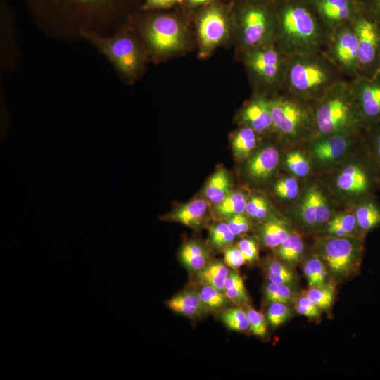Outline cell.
Instances as JSON below:
<instances>
[{
	"mask_svg": "<svg viewBox=\"0 0 380 380\" xmlns=\"http://www.w3.org/2000/svg\"><path fill=\"white\" fill-rule=\"evenodd\" d=\"M80 34L98 48L124 78L132 80L143 70L144 51L137 39L127 30H120L112 37H104L90 30H83Z\"/></svg>",
	"mask_w": 380,
	"mask_h": 380,
	"instance_id": "7a4b0ae2",
	"label": "cell"
},
{
	"mask_svg": "<svg viewBox=\"0 0 380 380\" xmlns=\"http://www.w3.org/2000/svg\"><path fill=\"white\" fill-rule=\"evenodd\" d=\"M352 118L350 106L340 98L329 100L317 109L316 113L318 130L325 135L341 132L351 123Z\"/></svg>",
	"mask_w": 380,
	"mask_h": 380,
	"instance_id": "7c38bea8",
	"label": "cell"
},
{
	"mask_svg": "<svg viewBox=\"0 0 380 380\" xmlns=\"http://www.w3.org/2000/svg\"><path fill=\"white\" fill-rule=\"evenodd\" d=\"M335 51L338 61L346 67L353 68L357 65L358 44L354 30H349L340 34Z\"/></svg>",
	"mask_w": 380,
	"mask_h": 380,
	"instance_id": "603a6c76",
	"label": "cell"
},
{
	"mask_svg": "<svg viewBox=\"0 0 380 380\" xmlns=\"http://www.w3.org/2000/svg\"><path fill=\"white\" fill-rule=\"evenodd\" d=\"M318 255L336 280L357 274L364 253L363 236H331L319 243Z\"/></svg>",
	"mask_w": 380,
	"mask_h": 380,
	"instance_id": "277c9868",
	"label": "cell"
},
{
	"mask_svg": "<svg viewBox=\"0 0 380 380\" xmlns=\"http://www.w3.org/2000/svg\"><path fill=\"white\" fill-rule=\"evenodd\" d=\"M219 0H184L186 4L191 8H202L208 4Z\"/></svg>",
	"mask_w": 380,
	"mask_h": 380,
	"instance_id": "f5cc1de1",
	"label": "cell"
},
{
	"mask_svg": "<svg viewBox=\"0 0 380 380\" xmlns=\"http://www.w3.org/2000/svg\"><path fill=\"white\" fill-rule=\"evenodd\" d=\"M324 20L339 23L355 18L359 8L356 0H307Z\"/></svg>",
	"mask_w": 380,
	"mask_h": 380,
	"instance_id": "ac0fdd59",
	"label": "cell"
},
{
	"mask_svg": "<svg viewBox=\"0 0 380 380\" xmlns=\"http://www.w3.org/2000/svg\"><path fill=\"white\" fill-rule=\"evenodd\" d=\"M279 6L278 19L284 32L298 41H309L317 30L315 17L304 1L285 0Z\"/></svg>",
	"mask_w": 380,
	"mask_h": 380,
	"instance_id": "ba28073f",
	"label": "cell"
},
{
	"mask_svg": "<svg viewBox=\"0 0 380 380\" xmlns=\"http://www.w3.org/2000/svg\"><path fill=\"white\" fill-rule=\"evenodd\" d=\"M291 316V310L286 303H271L266 317L272 327H278L286 322Z\"/></svg>",
	"mask_w": 380,
	"mask_h": 380,
	"instance_id": "b9f144b4",
	"label": "cell"
},
{
	"mask_svg": "<svg viewBox=\"0 0 380 380\" xmlns=\"http://www.w3.org/2000/svg\"><path fill=\"white\" fill-rule=\"evenodd\" d=\"M236 246L241 251L248 262H253L258 260L259 255L258 247L253 239H242L238 242Z\"/></svg>",
	"mask_w": 380,
	"mask_h": 380,
	"instance_id": "c3c4849f",
	"label": "cell"
},
{
	"mask_svg": "<svg viewBox=\"0 0 380 380\" xmlns=\"http://www.w3.org/2000/svg\"><path fill=\"white\" fill-rule=\"evenodd\" d=\"M245 311L250 323V331L255 336L263 337L267 330V317L263 313L257 311L248 305H246Z\"/></svg>",
	"mask_w": 380,
	"mask_h": 380,
	"instance_id": "7bdbcfd3",
	"label": "cell"
},
{
	"mask_svg": "<svg viewBox=\"0 0 380 380\" xmlns=\"http://www.w3.org/2000/svg\"><path fill=\"white\" fill-rule=\"evenodd\" d=\"M235 236L225 222H216L210 230V244L218 250L229 247L234 240Z\"/></svg>",
	"mask_w": 380,
	"mask_h": 380,
	"instance_id": "8d00e7d4",
	"label": "cell"
},
{
	"mask_svg": "<svg viewBox=\"0 0 380 380\" xmlns=\"http://www.w3.org/2000/svg\"><path fill=\"white\" fill-rule=\"evenodd\" d=\"M285 163L289 170L297 177H305L310 171L307 157L300 151H292L287 153Z\"/></svg>",
	"mask_w": 380,
	"mask_h": 380,
	"instance_id": "ab89813d",
	"label": "cell"
},
{
	"mask_svg": "<svg viewBox=\"0 0 380 380\" xmlns=\"http://www.w3.org/2000/svg\"><path fill=\"white\" fill-rule=\"evenodd\" d=\"M167 305L174 311L194 317L207 310L195 291L177 294L167 302Z\"/></svg>",
	"mask_w": 380,
	"mask_h": 380,
	"instance_id": "cb8c5ba5",
	"label": "cell"
},
{
	"mask_svg": "<svg viewBox=\"0 0 380 380\" xmlns=\"http://www.w3.org/2000/svg\"><path fill=\"white\" fill-rule=\"evenodd\" d=\"M201 8L197 32L201 53L206 56L227 39L233 11L231 6L219 1Z\"/></svg>",
	"mask_w": 380,
	"mask_h": 380,
	"instance_id": "5b68a950",
	"label": "cell"
},
{
	"mask_svg": "<svg viewBox=\"0 0 380 380\" xmlns=\"http://www.w3.org/2000/svg\"><path fill=\"white\" fill-rule=\"evenodd\" d=\"M232 191V183L227 170H217L208 180L204 194L209 201L215 205L220 203Z\"/></svg>",
	"mask_w": 380,
	"mask_h": 380,
	"instance_id": "d4e9b609",
	"label": "cell"
},
{
	"mask_svg": "<svg viewBox=\"0 0 380 380\" xmlns=\"http://www.w3.org/2000/svg\"><path fill=\"white\" fill-rule=\"evenodd\" d=\"M246 260L237 246H229L224 249V262L233 270H237L246 262Z\"/></svg>",
	"mask_w": 380,
	"mask_h": 380,
	"instance_id": "f6af8a7d",
	"label": "cell"
},
{
	"mask_svg": "<svg viewBox=\"0 0 380 380\" xmlns=\"http://www.w3.org/2000/svg\"><path fill=\"white\" fill-rule=\"evenodd\" d=\"M334 217L349 235L364 236L358 229L354 213H342L335 215Z\"/></svg>",
	"mask_w": 380,
	"mask_h": 380,
	"instance_id": "bcb514c9",
	"label": "cell"
},
{
	"mask_svg": "<svg viewBox=\"0 0 380 380\" xmlns=\"http://www.w3.org/2000/svg\"><path fill=\"white\" fill-rule=\"evenodd\" d=\"M372 196L362 198L354 211L358 229L363 235L380 226V206Z\"/></svg>",
	"mask_w": 380,
	"mask_h": 380,
	"instance_id": "7402d4cb",
	"label": "cell"
},
{
	"mask_svg": "<svg viewBox=\"0 0 380 380\" xmlns=\"http://www.w3.org/2000/svg\"><path fill=\"white\" fill-rule=\"evenodd\" d=\"M274 191L281 199H294L300 191L298 182L293 177H284L276 182Z\"/></svg>",
	"mask_w": 380,
	"mask_h": 380,
	"instance_id": "60d3db41",
	"label": "cell"
},
{
	"mask_svg": "<svg viewBox=\"0 0 380 380\" xmlns=\"http://www.w3.org/2000/svg\"><path fill=\"white\" fill-rule=\"evenodd\" d=\"M289 80L294 89L306 91L324 84L327 75L324 69L317 64L298 62L290 69Z\"/></svg>",
	"mask_w": 380,
	"mask_h": 380,
	"instance_id": "5bb4252c",
	"label": "cell"
},
{
	"mask_svg": "<svg viewBox=\"0 0 380 380\" xmlns=\"http://www.w3.org/2000/svg\"><path fill=\"white\" fill-rule=\"evenodd\" d=\"M276 248L277 254L280 260L291 266L301 260L305 246L301 236L298 233L291 232L288 238Z\"/></svg>",
	"mask_w": 380,
	"mask_h": 380,
	"instance_id": "f1b7e54d",
	"label": "cell"
},
{
	"mask_svg": "<svg viewBox=\"0 0 380 380\" xmlns=\"http://www.w3.org/2000/svg\"><path fill=\"white\" fill-rule=\"evenodd\" d=\"M228 267L224 262L215 261L208 263L198 271L197 275L202 284L223 291L226 279L230 272Z\"/></svg>",
	"mask_w": 380,
	"mask_h": 380,
	"instance_id": "f546056e",
	"label": "cell"
},
{
	"mask_svg": "<svg viewBox=\"0 0 380 380\" xmlns=\"http://www.w3.org/2000/svg\"><path fill=\"white\" fill-rule=\"evenodd\" d=\"M179 258L189 270L197 272L203 269L208 261L205 248L196 241L184 243L180 250Z\"/></svg>",
	"mask_w": 380,
	"mask_h": 380,
	"instance_id": "83f0119b",
	"label": "cell"
},
{
	"mask_svg": "<svg viewBox=\"0 0 380 380\" xmlns=\"http://www.w3.org/2000/svg\"><path fill=\"white\" fill-rule=\"evenodd\" d=\"M245 213L253 220H263L270 213L269 201L262 195L251 196L248 197Z\"/></svg>",
	"mask_w": 380,
	"mask_h": 380,
	"instance_id": "74e56055",
	"label": "cell"
},
{
	"mask_svg": "<svg viewBox=\"0 0 380 380\" xmlns=\"http://www.w3.org/2000/svg\"><path fill=\"white\" fill-rule=\"evenodd\" d=\"M195 291L207 310L220 309L227 305L229 300L224 291L205 284L201 283Z\"/></svg>",
	"mask_w": 380,
	"mask_h": 380,
	"instance_id": "d6a6232c",
	"label": "cell"
},
{
	"mask_svg": "<svg viewBox=\"0 0 380 380\" xmlns=\"http://www.w3.org/2000/svg\"><path fill=\"white\" fill-rule=\"evenodd\" d=\"M374 127L375 129L373 132L368 150L374 162L380 179V123L375 125Z\"/></svg>",
	"mask_w": 380,
	"mask_h": 380,
	"instance_id": "681fc988",
	"label": "cell"
},
{
	"mask_svg": "<svg viewBox=\"0 0 380 380\" xmlns=\"http://www.w3.org/2000/svg\"><path fill=\"white\" fill-rule=\"evenodd\" d=\"M337 188L344 194L364 198L371 196L380 179L369 151L365 158L346 165L336 179Z\"/></svg>",
	"mask_w": 380,
	"mask_h": 380,
	"instance_id": "52a82bcc",
	"label": "cell"
},
{
	"mask_svg": "<svg viewBox=\"0 0 380 380\" xmlns=\"http://www.w3.org/2000/svg\"><path fill=\"white\" fill-rule=\"evenodd\" d=\"M303 271L310 287L320 286L327 284L328 269L321 258L312 255L303 264Z\"/></svg>",
	"mask_w": 380,
	"mask_h": 380,
	"instance_id": "4dcf8cb0",
	"label": "cell"
},
{
	"mask_svg": "<svg viewBox=\"0 0 380 380\" xmlns=\"http://www.w3.org/2000/svg\"><path fill=\"white\" fill-rule=\"evenodd\" d=\"M279 162L277 149L272 146H265L248 158L246 175L254 182H264L273 175Z\"/></svg>",
	"mask_w": 380,
	"mask_h": 380,
	"instance_id": "4fadbf2b",
	"label": "cell"
},
{
	"mask_svg": "<svg viewBox=\"0 0 380 380\" xmlns=\"http://www.w3.org/2000/svg\"><path fill=\"white\" fill-rule=\"evenodd\" d=\"M291 233L289 222L283 217L272 215L262 223L259 229V238L266 247L276 248Z\"/></svg>",
	"mask_w": 380,
	"mask_h": 380,
	"instance_id": "ffe728a7",
	"label": "cell"
},
{
	"mask_svg": "<svg viewBox=\"0 0 380 380\" xmlns=\"http://www.w3.org/2000/svg\"><path fill=\"white\" fill-rule=\"evenodd\" d=\"M273 125L281 134L293 137L300 132L306 121L305 110L298 104L284 99L270 101Z\"/></svg>",
	"mask_w": 380,
	"mask_h": 380,
	"instance_id": "8fae6325",
	"label": "cell"
},
{
	"mask_svg": "<svg viewBox=\"0 0 380 380\" xmlns=\"http://www.w3.org/2000/svg\"><path fill=\"white\" fill-rule=\"evenodd\" d=\"M224 293L232 302L246 305L249 297L241 275L233 270L229 272L224 286Z\"/></svg>",
	"mask_w": 380,
	"mask_h": 380,
	"instance_id": "1f68e13d",
	"label": "cell"
},
{
	"mask_svg": "<svg viewBox=\"0 0 380 380\" xmlns=\"http://www.w3.org/2000/svg\"><path fill=\"white\" fill-rule=\"evenodd\" d=\"M265 298L270 303H283L288 304L294 298V292L289 284H280L269 282L265 287Z\"/></svg>",
	"mask_w": 380,
	"mask_h": 380,
	"instance_id": "f35d334b",
	"label": "cell"
},
{
	"mask_svg": "<svg viewBox=\"0 0 380 380\" xmlns=\"http://www.w3.org/2000/svg\"><path fill=\"white\" fill-rule=\"evenodd\" d=\"M248 65L260 78L271 82L274 81L278 75L280 58L273 48H258L249 54Z\"/></svg>",
	"mask_w": 380,
	"mask_h": 380,
	"instance_id": "2e32d148",
	"label": "cell"
},
{
	"mask_svg": "<svg viewBox=\"0 0 380 380\" xmlns=\"http://www.w3.org/2000/svg\"><path fill=\"white\" fill-rule=\"evenodd\" d=\"M351 141L350 137L340 132L329 134L312 144V153L319 163L334 162L345 155Z\"/></svg>",
	"mask_w": 380,
	"mask_h": 380,
	"instance_id": "e0dca14e",
	"label": "cell"
},
{
	"mask_svg": "<svg viewBox=\"0 0 380 380\" xmlns=\"http://www.w3.org/2000/svg\"><path fill=\"white\" fill-rule=\"evenodd\" d=\"M379 70H380V56H379Z\"/></svg>",
	"mask_w": 380,
	"mask_h": 380,
	"instance_id": "db71d44e",
	"label": "cell"
},
{
	"mask_svg": "<svg viewBox=\"0 0 380 380\" xmlns=\"http://www.w3.org/2000/svg\"><path fill=\"white\" fill-rule=\"evenodd\" d=\"M272 8L268 0H243L233 12L246 46H258L266 37L274 13Z\"/></svg>",
	"mask_w": 380,
	"mask_h": 380,
	"instance_id": "8992f818",
	"label": "cell"
},
{
	"mask_svg": "<svg viewBox=\"0 0 380 380\" xmlns=\"http://www.w3.org/2000/svg\"><path fill=\"white\" fill-rule=\"evenodd\" d=\"M296 311L303 316H305L308 318H317L319 317L320 314L316 312H314L304 306L299 305L298 303H295L294 305Z\"/></svg>",
	"mask_w": 380,
	"mask_h": 380,
	"instance_id": "816d5d0a",
	"label": "cell"
},
{
	"mask_svg": "<svg viewBox=\"0 0 380 380\" xmlns=\"http://www.w3.org/2000/svg\"><path fill=\"white\" fill-rule=\"evenodd\" d=\"M321 309H328L334 299V286L325 284L320 286L309 287L303 292Z\"/></svg>",
	"mask_w": 380,
	"mask_h": 380,
	"instance_id": "d590c367",
	"label": "cell"
},
{
	"mask_svg": "<svg viewBox=\"0 0 380 380\" xmlns=\"http://www.w3.org/2000/svg\"><path fill=\"white\" fill-rule=\"evenodd\" d=\"M331 209L328 202L316 186L310 187L305 192L298 215L302 223L309 229H319L330 220Z\"/></svg>",
	"mask_w": 380,
	"mask_h": 380,
	"instance_id": "30bf717a",
	"label": "cell"
},
{
	"mask_svg": "<svg viewBox=\"0 0 380 380\" xmlns=\"http://www.w3.org/2000/svg\"><path fill=\"white\" fill-rule=\"evenodd\" d=\"M242 121L255 132H264L273 126L270 101L263 98L253 100L243 110Z\"/></svg>",
	"mask_w": 380,
	"mask_h": 380,
	"instance_id": "d6986e66",
	"label": "cell"
},
{
	"mask_svg": "<svg viewBox=\"0 0 380 380\" xmlns=\"http://www.w3.org/2000/svg\"><path fill=\"white\" fill-rule=\"evenodd\" d=\"M220 317L226 327L233 331H244L249 329L250 323L244 310L231 308L222 312Z\"/></svg>",
	"mask_w": 380,
	"mask_h": 380,
	"instance_id": "836d02e7",
	"label": "cell"
},
{
	"mask_svg": "<svg viewBox=\"0 0 380 380\" xmlns=\"http://www.w3.org/2000/svg\"><path fill=\"white\" fill-rule=\"evenodd\" d=\"M360 110L363 120L375 126L380 123V80H365L358 91Z\"/></svg>",
	"mask_w": 380,
	"mask_h": 380,
	"instance_id": "9a60e30c",
	"label": "cell"
},
{
	"mask_svg": "<svg viewBox=\"0 0 380 380\" xmlns=\"http://www.w3.org/2000/svg\"><path fill=\"white\" fill-rule=\"evenodd\" d=\"M184 0H144L141 8L145 11H158L170 8L182 4Z\"/></svg>",
	"mask_w": 380,
	"mask_h": 380,
	"instance_id": "f907efd6",
	"label": "cell"
},
{
	"mask_svg": "<svg viewBox=\"0 0 380 380\" xmlns=\"http://www.w3.org/2000/svg\"><path fill=\"white\" fill-rule=\"evenodd\" d=\"M255 133L253 129L246 126L237 130L233 135L231 145L238 160H245L252 155L257 144Z\"/></svg>",
	"mask_w": 380,
	"mask_h": 380,
	"instance_id": "4316f807",
	"label": "cell"
},
{
	"mask_svg": "<svg viewBox=\"0 0 380 380\" xmlns=\"http://www.w3.org/2000/svg\"><path fill=\"white\" fill-rule=\"evenodd\" d=\"M140 30L148 52L156 58L177 53L187 43L182 20L172 13H148L141 18Z\"/></svg>",
	"mask_w": 380,
	"mask_h": 380,
	"instance_id": "3957f363",
	"label": "cell"
},
{
	"mask_svg": "<svg viewBox=\"0 0 380 380\" xmlns=\"http://www.w3.org/2000/svg\"><path fill=\"white\" fill-rule=\"evenodd\" d=\"M248 197L245 189L232 190L220 203L215 205V213L224 218L244 213Z\"/></svg>",
	"mask_w": 380,
	"mask_h": 380,
	"instance_id": "484cf974",
	"label": "cell"
},
{
	"mask_svg": "<svg viewBox=\"0 0 380 380\" xmlns=\"http://www.w3.org/2000/svg\"><path fill=\"white\" fill-rule=\"evenodd\" d=\"M208 211V204L203 198L192 200L175 210L170 219L190 227L201 224Z\"/></svg>",
	"mask_w": 380,
	"mask_h": 380,
	"instance_id": "44dd1931",
	"label": "cell"
},
{
	"mask_svg": "<svg viewBox=\"0 0 380 380\" xmlns=\"http://www.w3.org/2000/svg\"><path fill=\"white\" fill-rule=\"evenodd\" d=\"M266 276L269 281L280 284H290L295 278L293 272L286 265L276 260H271L267 263Z\"/></svg>",
	"mask_w": 380,
	"mask_h": 380,
	"instance_id": "e575fe53",
	"label": "cell"
},
{
	"mask_svg": "<svg viewBox=\"0 0 380 380\" xmlns=\"http://www.w3.org/2000/svg\"><path fill=\"white\" fill-rule=\"evenodd\" d=\"M39 20L73 27L80 32L110 25L129 10L132 0H25Z\"/></svg>",
	"mask_w": 380,
	"mask_h": 380,
	"instance_id": "6da1fadb",
	"label": "cell"
},
{
	"mask_svg": "<svg viewBox=\"0 0 380 380\" xmlns=\"http://www.w3.org/2000/svg\"><path fill=\"white\" fill-rule=\"evenodd\" d=\"M224 222L235 236L246 234L251 227L249 217L244 213L227 217Z\"/></svg>",
	"mask_w": 380,
	"mask_h": 380,
	"instance_id": "ee69618b",
	"label": "cell"
},
{
	"mask_svg": "<svg viewBox=\"0 0 380 380\" xmlns=\"http://www.w3.org/2000/svg\"><path fill=\"white\" fill-rule=\"evenodd\" d=\"M361 11L380 27V0H356Z\"/></svg>",
	"mask_w": 380,
	"mask_h": 380,
	"instance_id": "7dc6e473",
	"label": "cell"
},
{
	"mask_svg": "<svg viewBox=\"0 0 380 380\" xmlns=\"http://www.w3.org/2000/svg\"><path fill=\"white\" fill-rule=\"evenodd\" d=\"M357 39V65L364 69L379 68L380 27L359 8L354 18L353 29Z\"/></svg>",
	"mask_w": 380,
	"mask_h": 380,
	"instance_id": "9c48e42d",
	"label": "cell"
}]
</instances>
